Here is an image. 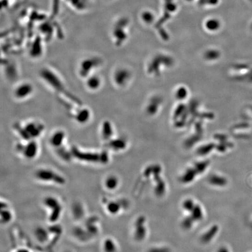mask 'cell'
<instances>
[{
	"label": "cell",
	"mask_w": 252,
	"mask_h": 252,
	"mask_svg": "<svg viewBox=\"0 0 252 252\" xmlns=\"http://www.w3.org/2000/svg\"><path fill=\"white\" fill-rule=\"evenodd\" d=\"M72 229L73 237L81 243H88L96 239L100 232L99 220L96 216L87 217Z\"/></svg>",
	"instance_id": "1"
},
{
	"label": "cell",
	"mask_w": 252,
	"mask_h": 252,
	"mask_svg": "<svg viewBox=\"0 0 252 252\" xmlns=\"http://www.w3.org/2000/svg\"><path fill=\"white\" fill-rule=\"evenodd\" d=\"M33 178L38 183L56 186H64L67 183L65 176L57 170L49 167H41L33 173Z\"/></svg>",
	"instance_id": "2"
},
{
	"label": "cell",
	"mask_w": 252,
	"mask_h": 252,
	"mask_svg": "<svg viewBox=\"0 0 252 252\" xmlns=\"http://www.w3.org/2000/svg\"><path fill=\"white\" fill-rule=\"evenodd\" d=\"M42 205L46 212L48 222L51 225H56L61 218L64 212L62 201L56 196L48 195L43 198Z\"/></svg>",
	"instance_id": "3"
},
{
	"label": "cell",
	"mask_w": 252,
	"mask_h": 252,
	"mask_svg": "<svg viewBox=\"0 0 252 252\" xmlns=\"http://www.w3.org/2000/svg\"><path fill=\"white\" fill-rule=\"evenodd\" d=\"M73 158L81 162L88 164H96L103 165L109 162V158L108 154L105 151L102 152H93L84 151L77 149L72 150Z\"/></svg>",
	"instance_id": "4"
},
{
	"label": "cell",
	"mask_w": 252,
	"mask_h": 252,
	"mask_svg": "<svg viewBox=\"0 0 252 252\" xmlns=\"http://www.w3.org/2000/svg\"><path fill=\"white\" fill-rule=\"evenodd\" d=\"M17 152L25 159L32 160L38 157L39 147L35 140H29L26 144H19L16 147Z\"/></svg>",
	"instance_id": "5"
},
{
	"label": "cell",
	"mask_w": 252,
	"mask_h": 252,
	"mask_svg": "<svg viewBox=\"0 0 252 252\" xmlns=\"http://www.w3.org/2000/svg\"><path fill=\"white\" fill-rule=\"evenodd\" d=\"M123 201H122L120 200L103 199L102 201L103 208L107 215L116 216L122 211L124 207H126V204H123Z\"/></svg>",
	"instance_id": "6"
},
{
	"label": "cell",
	"mask_w": 252,
	"mask_h": 252,
	"mask_svg": "<svg viewBox=\"0 0 252 252\" xmlns=\"http://www.w3.org/2000/svg\"><path fill=\"white\" fill-rule=\"evenodd\" d=\"M50 228L39 225L35 228L33 231V236L39 244L46 246L50 243L52 239L53 235Z\"/></svg>",
	"instance_id": "7"
},
{
	"label": "cell",
	"mask_w": 252,
	"mask_h": 252,
	"mask_svg": "<svg viewBox=\"0 0 252 252\" xmlns=\"http://www.w3.org/2000/svg\"><path fill=\"white\" fill-rule=\"evenodd\" d=\"M15 214L9 201L5 199L1 200V209H0V222L1 225L10 224L14 220Z\"/></svg>",
	"instance_id": "8"
},
{
	"label": "cell",
	"mask_w": 252,
	"mask_h": 252,
	"mask_svg": "<svg viewBox=\"0 0 252 252\" xmlns=\"http://www.w3.org/2000/svg\"><path fill=\"white\" fill-rule=\"evenodd\" d=\"M43 130V127L41 124L36 122L27 123L24 127V135H26L25 139L27 141L36 140L35 139L41 134Z\"/></svg>",
	"instance_id": "9"
},
{
	"label": "cell",
	"mask_w": 252,
	"mask_h": 252,
	"mask_svg": "<svg viewBox=\"0 0 252 252\" xmlns=\"http://www.w3.org/2000/svg\"><path fill=\"white\" fill-rule=\"evenodd\" d=\"M120 179L119 177L113 173L107 174L102 180V185L107 192H113L116 190L120 186Z\"/></svg>",
	"instance_id": "10"
},
{
	"label": "cell",
	"mask_w": 252,
	"mask_h": 252,
	"mask_svg": "<svg viewBox=\"0 0 252 252\" xmlns=\"http://www.w3.org/2000/svg\"><path fill=\"white\" fill-rule=\"evenodd\" d=\"M146 219L141 216L137 218L134 224V238L137 241H141L145 238L147 234V229L145 227Z\"/></svg>",
	"instance_id": "11"
},
{
	"label": "cell",
	"mask_w": 252,
	"mask_h": 252,
	"mask_svg": "<svg viewBox=\"0 0 252 252\" xmlns=\"http://www.w3.org/2000/svg\"><path fill=\"white\" fill-rule=\"evenodd\" d=\"M71 214L74 219H75L78 222L84 221L87 217L86 209L84 204L80 201H76L71 207Z\"/></svg>",
	"instance_id": "12"
},
{
	"label": "cell",
	"mask_w": 252,
	"mask_h": 252,
	"mask_svg": "<svg viewBox=\"0 0 252 252\" xmlns=\"http://www.w3.org/2000/svg\"><path fill=\"white\" fill-rule=\"evenodd\" d=\"M118 247L116 240L111 236L104 238L100 243L102 252H117Z\"/></svg>",
	"instance_id": "13"
},
{
	"label": "cell",
	"mask_w": 252,
	"mask_h": 252,
	"mask_svg": "<svg viewBox=\"0 0 252 252\" xmlns=\"http://www.w3.org/2000/svg\"><path fill=\"white\" fill-rule=\"evenodd\" d=\"M33 87L28 83H23L18 85L15 89L14 94L16 98L23 99L29 97L33 92Z\"/></svg>",
	"instance_id": "14"
},
{
	"label": "cell",
	"mask_w": 252,
	"mask_h": 252,
	"mask_svg": "<svg viewBox=\"0 0 252 252\" xmlns=\"http://www.w3.org/2000/svg\"><path fill=\"white\" fill-rule=\"evenodd\" d=\"M65 138V134L63 131H58L55 132L50 137V142L51 146L56 148L58 149L63 146V142Z\"/></svg>",
	"instance_id": "15"
},
{
	"label": "cell",
	"mask_w": 252,
	"mask_h": 252,
	"mask_svg": "<svg viewBox=\"0 0 252 252\" xmlns=\"http://www.w3.org/2000/svg\"><path fill=\"white\" fill-rule=\"evenodd\" d=\"M219 231L218 227L217 225L212 226L207 231H206L201 238V240L204 243H208L211 242L217 235Z\"/></svg>",
	"instance_id": "16"
},
{
	"label": "cell",
	"mask_w": 252,
	"mask_h": 252,
	"mask_svg": "<svg viewBox=\"0 0 252 252\" xmlns=\"http://www.w3.org/2000/svg\"><path fill=\"white\" fill-rule=\"evenodd\" d=\"M208 181L209 183H210L212 186L218 187L224 186L227 183V179L225 177L217 174L211 175L209 177Z\"/></svg>",
	"instance_id": "17"
},
{
	"label": "cell",
	"mask_w": 252,
	"mask_h": 252,
	"mask_svg": "<svg viewBox=\"0 0 252 252\" xmlns=\"http://www.w3.org/2000/svg\"><path fill=\"white\" fill-rule=\"evenodd\" d=\"M197 173L194 168L187 169L181 177V181L183 183H189L194 181Z\"/></svg>",
	"instance_id": "18"
},
{
	"label": "cell",
	"mask_w": 252,
	"mask_h": 252,
	"mask_svg": "<svg viewBox=\"0 0 252 252\" xmlns=\"http://www.w3.org/2000/svg\"><path fill=\"white\" fill-rule=\"evenodd\" d=\"M101 85L100 78L96 76H92L87 81V87L91 90L98 89Z\"/></svg>",
	"instance_id": "19"
},
{
	"label": "cell",
	"mask_w": 252,
	"mask_h": 252,
	"mask_svg": "<svg viewBox=\"0 0 252 252\" xmlns=\"http://www.w3.org/2000/svg\"><path fill=\"white\" fill-rule=\"evenodd\" d=\"M190 217L194 221H201L203 218V211L200 205L196 204L193 210L190 212Z\"/></svg>",
	"instance_id": "20"
},
{
	"label": "cell",
	"mask_w": 252,
	"mask_h": 252,
	"mask_svg": "<svg viewBox=\"0 0 252 252\" xmlns=\"http://www.w3.org/2000/svg\"><path fill=\"white\" fill-rule=\"evenodd\" d=\"M155 181L157 182V184L155 189V193L158 196H162L163 194V193L165 192L166 186L165 182L161 179L160 176H157L154 177Z\"/></svg>",
	"instance_id": "21"
},
{
	"label": "cell",
	"mask_w": 252,
	"mask_h": 252,
	"mask_svg": "<svg viewBox=\"0 0 252 252\" xmlns=\"http://www.w3.org/2000/svg\"><path fill=\"white\" fill-rule=\"evenodd\" d=\"M196 204L192 199L188 198L183 203V208L185 211L190 212L196 206Z\"/></svg>",
	"instance_id": "22"
},
{
	"label": "cell",
	"mask_w": 252,
	"mask_h": 252,
	"mask_svg": "<svg viewBox=\"0 0 252 252\" xmlns=\"http://www.w3.org/2000/svg\"><path fill=\"white\" fill-rule=\"evenodd\" d=\"M194 222V221L190 216V217H186L183 220L182 222V226L185 229H189L192 227Z\"/></svg>",
	"instance_id": "23"
},
{
	"label": "cell",
	"mask_w": 252,
	"mask_h": 252,
	"mask_svg": "<svg viewBox=\"0 0 252 252\" xmlns=\"http://www.w3.org/2000/svg\"><path fill=\"white\" fill-rule=\"evenodd\" d=\"M207 166H208L207 163L201 162V163H197V165H196V166L194 168L196 170V171L197 172V174H200V173H203L205 171Z\"/></svg>",
	"instance_id": "24"
},
{
	"label": "cell",
	"mask_w": 252,
	"mask_h": 252,
	"mask_svg": "<svg viewBox=\"0 0 252 252\" xmlns=\"http://www.w3.org/2000/svg\"><path fill=\"white\" fill-rule=\"evenodd\" d=\"M148 252H170L169 249L167 247H157L152 248L149 250Z\"/></svg>",
	"instance_id": "25"
},
{
	"label": "cell",
	"mask_w": 252,
	"mask_h": 252,
	"mask_svg": "<svg viewBox=\"0 0 252 252\" xmlns=\"http://www.w3.org/2000/svg\"><path fill=\"white\" fill-rule=\"evenodd\" d=\"M11 252H31L30 250L25 247H17L13 250H12Z\"/></svg>",
	"instance_id": "26"
},
{
	"label": "cell",
	"mask_w": 252,
	"mask_h": 252,
	"mask_svg": "<svg viewBox=\"0 0 252 252\" xmlns=\"http://www.w3.org/2000/svg\"><path fill=\"white\" fill-rule=\"evenodd\" d=\"M217 252H229L228 250L225 247H221L218 249Z\"/></svg>",
	"instance_id": "27"
}]
</instances>
